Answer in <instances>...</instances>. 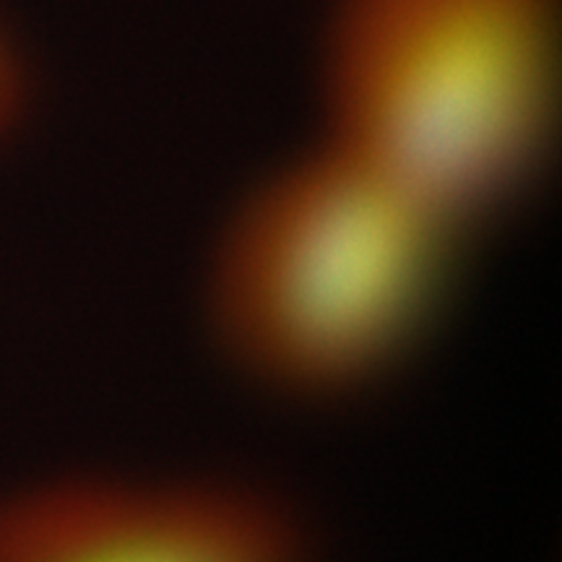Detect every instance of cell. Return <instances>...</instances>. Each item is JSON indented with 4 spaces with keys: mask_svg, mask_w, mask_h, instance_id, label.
I'll return each mask as SVG.
<instances>
[{
    "mask_svg": "<svg viewBox=\"0 0 562 562\" xmlns=\"http://www.w3.org/2000/svg\"><path fill=\"white\" fill-rule=\"evenodd\" d=\"M0 562H313V539L252 484L68 476L0 495Z\"/></svg>",
    "mask_w": 562,
    "mask_h": 562,
    "instance_id": "3",
    "label": "cell"
},
{
    "mask_svg": "<svg viewBox=\"0 0 562 562\" xmlns=\"http://www.w3.org/2000/svg\"><path fill=\"white\" fill-rule=\"evenodd\" d=\"M26 104V76L11 42L0 30V138L19 123Z\"/></svg>",
    "mask_w": 562,
    "mask_h": 562,
    "instance_id": "4",
    "label": "cell"
},
{
    "mask_svg": "<svg viewBox=\"0 0 562 562\" xmlns=\"http://www.w3.org/2000/svg\"><path fill=\"white\" fill-rule=\"evenodd\" d=\"M323 144L467 229L529 188L560 110V0H334Z\"/></svg>",
    "mask_w": 562,
    "mask_h": 562,
    "instance_id": "2",
    "label": "cell"
},
{
    "mask_svg": "<svg viewBox=\"0 0 562 562\" xmlns=\"http://www.w3.org/2000/svg\"><path fill=\"white\" fill-rule=\"evenodd\" d=\"M461 232L318 140L243 195L214 237L201 279L209 339L273 396H362L427 336Z\"/></svg>",
    "mask_w": 562,
    "mask_h": 562,
    "instance_id": "1",
    "label": "cell"
}]
</instances>
